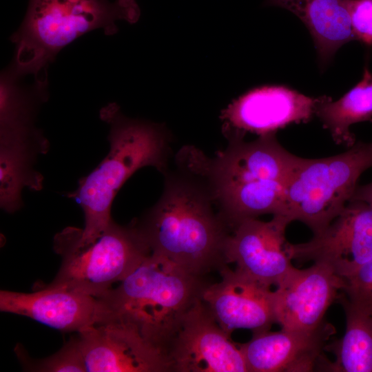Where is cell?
Listing matches in <instances>:
<instances>
[{
    "label": "cell",
    "mask_w": 372,
    "mask_h": 372,
    "mask_svg": "<svg viewBox=\"0 0 372 372\" xmlns=\"http://www.w3.org/2000/svg\"><path fill=\"white\" fill-rule=\"evenodd\" d=\"M291 222L285 215H273L269 221H240L226 242L227 264H235L236 269L269 287L277 285L293 266L291 243L285 238Z\"/></svg>",
    "instance_id": "cell-11"
},
{
    "label": "cell",
    "mask_w": 372,
    "mask_h": 372,
    "mask_svg": "<svg viewBox=\"0 0 372 372\" xmlns=\"http://www.w3.org/2000/svg\"><path fill=\"white\" fill-rule=\"evenodd\" d=\"M209 284L205 276L150 254L118 287L99 298L100 321L116 319L132 325L167 355L185 316Z\"/></svg>",
    "instance_id": "cell-2"
},
{
    "label": "cell",
    "mask_w": 372,
    "mask_h": 372,
    "mask_svg": "<svg viewBox=\"0 0 372 372\" xmlns=\"http://www.w3.org/2000/svg\"><path fill=\"white\" fill-rule=\"evenodd\" d=\"M315 115L336 144L351 147L355 138L350 127L372 120V73L368 66L364 67L361 80L338 100L319 96Z\"/></svg>",
    "instance_id": "cell-20"
},
{
    "label": "cell",
    "mask_w": 372,
    "mask_h": 372,
    "mask_svg": "<svg viewBox=\"0 0 372 372\" xmlns=\"http://www.w3.org/2000/svg\"><path fill=\"white\" fill-rule=\"evenodd\" d=\"M101 119L110 125L107 155L79 183L75 198L85 218L83 229L74 228L79 244L94 241L110 225L113 200L123 184L138 169L152 166L166 173L168 138L156 125L131 120L111 103L101 110Z\"/></svg>",
    "instance_id": "cell-3"
},
{
    "label": "cell",
    "mask_w": 372,
    "mask_h": 372,
    "mask_svg": "<svg viewBox=\"0 0 372 372\" xmlns=\"http://www.w3.org/2000/svg\"><path fill=\"white\" fill-rule=\"evenodd\" d=\"M350 0H265L298 17L313 37L320 65L326 66L343 45L355 41L349 11Z\"/></svg>",
    "instance_id": "cell-18"
},
{
    "label": "cell",
    "mask_w": 372,
    "mask_h": 372,
    "mask_svg": "<svg viewBox=\"0 0 372 372\" xmlns=\"http://www.w3.org/2000/svg\"><path fill=\"white\" fill-rule=\"evenodd\" d=\"M350 200L362 201L372 207V182L358 186Z\"/></svg>",
    "instance_id": "cell-25"
},
{
    "label": "cell",
    "mask_w": 372,
    "mask_h": 372,
    "mask_svg": "<svg viewBox=\"0 0 372 372\" xmlns=\"http://www.w3.org/2000/svg\"><path fill=\"white\" fill-rule=\"evenodd\" d=\"M25 76L10 65L1 74L0 145H42L48 143L34 125L39 105L48 99V84L34 80L23 81Z\"/></svg>",
    "instance_id": "cell-17"
},
{
    "label": "cell",
    "mask_w": 372,
    "mask_h": 372,
    "mask_svg": "<svg viewBox=\"0 0 372 372\" xmlns=\"http://www.w3.org/2000/svg\"><path fill=\"white\" fill-rule=\"evenodd\" d=\"M54 246L62 262L48 285L96 298L123 280L151 254L135 223L121 226L113 220L88 244H79L68 227L55 236Z\"/></svg>",
    "instance_id": "cell-5"
},
{
    "label": "cell",
    "mask_w": 372,
    "mask_h": 372,
    "mask_svg": "<svg viewBox=\"0 0 372 372\" xmlns=\"http://www.w3.org/2000/svg\"><path fill=\"white\" fill-rule=\"evenodd\" d=\"M293 259L331 267L343 279L372 260V207L350 200L322 231L309 242L290 244Z\"/></svg>",
    "instance_id": "cell-10"
},
{
    "label": "cell",
    "mask_w": 372,
    "mask_h": 372,
    "mask_svg": "<svg viewBox=\"0 0 372 372\" xmlns=\"http://www.w3.org/2000/svg\"><path fill=\"white\" fill-rule=\"evenodd\" d=\"M139 15L135 0H29L24 19L10 37L15 45L10 66L48 83V65L61 49L94 30L114 34L116 21L135 22Z\"/></svg>",
    "instance_id": "cell-4"
},
{
    "label": "cell",
    "mask_w": 372,
    "mask_h": 372,
    "mask_svg": "<svg viewBox=\"0 0 372 372\" xmlns=\"http://www.w3.org/2000/svg\"><path fill=\"white\" fill-rule=\"evenodd\" d=\"M346 316L344 336L324 349L335 355L333 362L322 355L317 366L324 371L372 372V316L355 307L341 291L337 300Z\"/></svg>",
    "instance_id": "cell-19"
},
{
    "label": "cell",
    "mask_w": 372,
    "mask_h": 372,
    "mask_svg": "<svg viewBox=\"0 0 372 372\" xmlns=\"http://www.w3.org/2000/svg\"><path fill=\"white\" fill-rule=\"evenodd\" d=\"M342 292L355 307L372 316V260L344 278Z\"/></svg>",
    "instance_id": "cell-23"
},
{
    "label": "cell",
    "mask_w": 372,
    "mask_h": 372,
    "mask_svg": "<svg viewBox=\"0 0 372 372\" xmlns=\"http://www.w3.org/2000/svg\"><path fill=\"white\" fill-rule=\"evenodd\" d=\"M184 170L165 175L158 202L135 225L151 254L201 276L227 265L231 232L218 211L209 184L187 159Z\"/></svg>",
    "instance_id": "cell-1"
},
{
    "label": "cell",
    "mask_w": 372,
    "mask_h": 372,
    "mask_svg": "<svg viewBox=\"0 0 372 372\" xmlns=\"http://www.w3.org/2000/svg\"><path fill=\"white\" fill-rule=\"evenodd\" d=\"M0 310L64 332H79L99 322L103 314L99 298L48 285L30 293L1 290Z\"/></svg>",
    "instance_id": "cell-16"
},
{
    "label": "cell",
    "mask_w": 372,
    "mask_h": 372,
    "mask_svg": "<svg viewBox=\"0 0 372 372\" xmlns=\"http://www.w3.org/2000/svg\"><path fill=\"white\" fill-rule=\"evenodd\" d=\"M39 153L28 146L0 145V202L3 210L12 213L21 207V192L24 186L34 189L41 187V177L32 167Z\"/></svg>",
    "instance_id": "cell-21"
},
{
    "label": "cell",
    "mask_w": 372,
    "mask_h": 372,
    "mask_svg": "<svg viewBox=\"0 0 372 372\" xmlns=\"http://www.w3.org/2000/svg\"><path fill=\"white\" fill-rule=\"evenodd\" d=\"M372 167V142H355L343 153L304 158L286 189L285 215L322 231L352 198L360 175Z\"/></svg>",
    "instance_id": "cell-6"
},
{
    "label": "cell",
    "mask_w": 372,
    "mask_h": 372,
    "mask_svg": "<svg viewBox=\"0 0 372 372\" xmlns=\"http://www.w3.org/2000/svg\"><path fill=\"white\" fill-rule=\"evenodd\" d=\"M219 272L220 281L206 287L202 300L223 329L230 335L237 329L269 331L276 322L271 287L227 265Z\"/></svg>",
    "instance_id": "cell-14"
},
{
    "label": "cell",
    "mask_w": 372,
    "mask_h": 372,
    "mask_svg": "<svg viewBox=\"0 0 372 372\" xmlns=\"http://www.w3.org/2000/svg\"><path fill=\"white\" fill-rule=\"evenodd\" d=\"M16 353L26 371L41 372H86L78 337L70 339L58 352L41 360H32L22 347L17 346Z\"/></svg>",
    "instance_id": "cell-22"
},
{
    "label": "cell",
    "mask_w": 372,
    "mask_h": 372,
    "mask_svg": "<svg viewBox=\"0 0 372 372\" xmlns=\"http://www.w3.org/2000/svg\"><path fill=\"white\" fill-rule=\"evenodd\" d=\"M229 140L227 148L213 160L200 152L196 156V167L211 191L269 181L289 183L304 158L287 151L276 134L260 136L250 142L240 137Z\"/></svg>",
    "instance_id": "cell-7"
},
{
    "label": "cell",
    "mask_w": 372,
    "mask_h": 372,
    "mask_svg": "<svg viewBox=\"0 0 372 372\" xmlns=\"http://www.w3.org/2000/svg\"><path fill=\"white\" fill-rule=\"evenodd\" d=\"M344 285V279L325 264L314 262L302 269L292 266L273 291L276 322L283 329L318 328Z\"/></svg>",
    "instance_id": "cell-12"
},
{
    "label": "cell",
    "mask_w": 372,
    "mask_h": 372,
    "mask_svg": "<svg viewBox=\"0 0 372 372\" xmlns=\"http://www.w3.org/2000/svg\"><path fill=\"white\" fill-rule=\"evenodd\" d=\"M77 337L86 372H172L167 355L119 320L98 322Z\"/></svg>",
    "instance_id": "cell-8"
},
{
    "label": "cell",
    "mask_w": 372,
    "mask_h": 372,
    "mask_svg": "<svg viewBox=\"0 0 372 372\" xmlns=\"http://www.w3.org/2000/svg\"><path fill=\"white\" fill-rule=\"evenodd\" d=\"M335 333L323 322L311 331L283 329L253 333L238 344L248 372H307L317 366L331 336Z\"/></svg>",
    "instance_id": "cell-15"
},
{
    "label": "cell",
    "mask_w": 372,
    "mask_h": 372,
    "mask_svg": "<svg viewBox=\"0 0 372 372\" xmlns=\"http://www.w3.org/2000/svg\"><path fill=\"white\" fill-rule=\"evenodd\" d=\"M318 97L306 96L284 85L253 89L224 110L223 118L231 128L230 137L246 132L260 136L276 134L292 123H307L315 115Z\"/></svg>",
    "instance_id": "cell-13"
},
{
    "label": "cell",
    "mask_w": 372,
    "mask_h": 372,
    "mask_svg": "<svg viewBox=\"0 0 372 372\" xmlns=\"http://www.w3.org/2000/svg\"><path fill=\"white\" fill-rule=\"evenodd\" d=\"M349 11L354 39L372 47V0H350Z\"/></svg>",
    "instance_id": "cell-24"
},
{
    "label": "cell",
    "mask_w": 372,
    "mask_h": 372,
    "mask_svg": "<svg viewBox=\"0 0 372 372\" xmlns=\"http://www.w3.org/2000/svg\"><path fill=\"white\" fill-rule=\"evenodd\" d=\"M167 355L172 372H248L239 346L202 299L185 316Z\"/></svg>",
    "instance_id": "cell-9"
}]
</instances>
